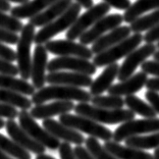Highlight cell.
<instances>
[{"mask_svg":"<svg viewBox=\"0 0 159 159\" xmlns=\"http://www.w3.org/2000/svg\"><path fill=\"white\" fill-rule=\"evenodd\" d=\"M59 121L71 129L85 133L90 137L103 140L105 142L110 141L113 136V133L109 129H107L106 126L102 125L99 122L93 120L89 117L83 116V115H75L70 114V112L64 113L59 115Z\"/></svg>","mask_w":159,"mask_h":159,"instance_id":"5","label":"cell"},{"mask_svg":"<svg viewBox=\"0 0 159 159\" xmlns=\"http://www.w3.org/2000/svg\"><path fill=\"white\" fill-rule=\"evenodd\" d=\"M10 9H11V5H10V3L8 1H6V0H0V10L1 11H10Z\"/></svg>","mask_w":159,"mask_h":159,"instance_id":"47","label":"cell"},{"mask_svg":"<svg viewBox=\"0 0 159 159\" xmlns=\"http://www.w3.org/2000/svg\"><path fill=\"white\" fill-rule=\"evenodd\" d=\"M103 146L117 159H154L153 155L142 149L122 146L115 141H106Z\"/></svg>","mask_w":159,"mask_h":159,"instance_id":"23","label":"cell"},{"mask_svg":"<svg viewBox=\"0 0 159 159\" xmlns=\"http://www.w3.org/2000/svg\"><path fill=\"white\" fill-rule=\"evenodd\" d=\"M24 27L21 20L12 16H7L4 11L0 10V28L5 29L13 33H19Z\"/></svg>","mask_w":159,"mask_h":159,"instance_id":"34","label":"cell"},{"mask_svg":"<svg viewBox=\"0 0 159 159\" xmlns=\"http://www.w3.org/2000/svg\"><path fill=\"white\" fill-rule=\"evenodd\" d=\"M147 80V74L144 73V71H140V73L133 75L132 77L125 80V81H121L118 84L112 85L107 90V92L109 95L116 96L134 95L146 85Z\"/></svg>","mask_w":159,"mask_h":159,"instance_id":"19","label":"cell"},{"mask_svg":"<svg viewBox=\"0 0 159 159\" xmlns=\"http://www.w3.org/2000/svg\"><path fill=\"white\" fill-rule=\"evenodd\" d=\"M110 6L105 2H100L98 4L93 5L86 10L81 16H79L74 25L67 30L66 33V39L68 40H75L79 39L81 36L88 31L96 21H98L101 17L109 12Z\"/></svg>","mask_w":159,"mask_h":159,"instance_id":"7","label":"cell"},{"mask_svg":"<svg viewBox=\"0 0 159 159\" xmlns=\"http://www.w3.org/2000/svg\"><path fill=\"white\" fill-rule=\"evenodd\" d=\"M0 88L9 90L25 96H32L36 92L33 84H30L24 79H16L13 75L0 74Z\"/></svg>","mask_w":159,"mask_h":159,"instance_id":"25","label":"cell"},{"mask_svg":"<svg viewBox=\"0 0 159 159\" xmlns=\"http://www.w3.org/2000/svg\"><path fill=\"white\" fill-rule=\"evenodd\" d=\"M17 117H19L20 125L34 140L42 144L45 148H48L52 151L57 150L59 148L61 144L59 139L55 138L46 129L41 128L28 110L20 111Z\"/></svg>","mask_w":159,"mask_h":159,"instance_id":"8","label":"cell"},{"mask_svg":"<svg viewBox=\"0 0 159 159\" xmlns=\"http://www.w3.org/2000/svg\"><path fill=\"white\" fill-rule=\"evenodd\" d=\"M0 103L9 104L16 108H20L21 110H28L32 108V100L23 94L9 91V90L0 88Z\"/></svg>","mask_w":159,"mask_h":159,"instance_id":"28","label":"cell"},{"mask_svg":"<svg viewBox=\"0 0 159 159\" xmlns=\"http://www.w3.org/2000/svg\"><path fill=\"white\" fill-rule=\"evenodd\" d=\"M132 33L131 27L128 26H119L117 28L113 29L112 31H110L109 33L106 35H103L102 37L99 38L97 41H95L92 44V51L93 53L98 54L101 53L104 50H106L110 47L114 46L122 40L129 37V35Z\"/></svg>","mask_w":159,"mask_h":159,"instance_id":"21","label":"cell"},{"mask_svg":"<svg viewBox=\"0 0 159 159\" xmlns=\"http://www.w3.org/2000/svg\"><path fill=\"white\" fill-rule=\"evenodd\" d=\"M74 151L75 154L77 155L78 159H95L91 155V153L87 150V148L83 147L82 145H77Z\"/></svg>","mask_w":159,"mask_h":159,"instance_id":"44","label":"cell"},{"mask_svg":"<svg viewBox=\"0 0 159 159\" xmlns=\"http://www.w3.org/2000/svg\"><path fill=\"white\" fill-rule=\"evenodd\" d=\"M92 95L90 92L83 90L79 87L51 85L43 87L32 95V102L36 105L43 104L49 100L60 101H78V102H90Z\"/></svg>","mask_w":159,"mask_h":159,"instance_id":"1","label":"cell"},{"mask_svg":"<svg viewBox=\"0 0 159 159\" xmlns=\"http://www.w3.org/2000/svg\"><path fill=\"white\" fill-rule=\"evenodd\" d=\"M48 64V54L47 49L43 44L36 45L34 50V55L32 57V67H31V79L33 86L39 90L45 86L46 75Z\"/></svg>","mask_w":159,"mask_h":159,"instance_id":"15","label":"cell"},{"mask_svg":"<svg viewBox=\"0 0 159 159\" xmlns=\"http://www.w3.org/2000/svg\"><path fill=\"white\" fill-rule=\"evenodd\" d=\"M75 1L77 3H79L82 7H84V8H87V9L94 5L93 0H75Z\"/></svg>","mask_w":159,"mask_h":159,"instance_id":"46","label":"cell"},{"mask_svg":"<svg viewBox=\"0 0 159 159\" xmlns=\"http://www.w3.org/2000/svg\"><path fill=\"white\" fill-rule=\"evenodd\" d=\"M19 116V110L9 104L0 103V117L7 119H14Z\"/></svg>","mask_w":159,"mask_h":159,"instance_id":"36","label":"cell"},{"mask_svg":"<svg viewBox=\"0 0 159 159\" xmlns=\"http://www.w3.org/2000/svg\"><path fill=\"white\" fill-rule=\"evenodd\" d=\"M145 87L148 90H150V91L159 92V78L148 79Z\"/></svg>","mask_w":159,"mask_h":159,"instance_id":"45","label":"cell"},{"mask_svg":"<svg viewBox=\"0 0 159 159\" xmlns=\"http://www.w3.org/2000/svg\"><path fill=\"white\" fill-rule=\"evenodd\" d=\"M145 97L150 105L154 108L155 111H156V113L159 114V93L148 90L145 93Z\"/></svg>","mask_w":159,"mask_h":159,"instance_id":"41","label":"cell"},{"mask_svg":"<svg viewBox=\"0 0 159 159\" xmlns=\"http://www.w3.org/2000/svg\"><path fill=\"white\" fill-rule=\"evenodd\" d=\"M118 70L119 66L116 62L107 66L105 70L101 73L100 75L97 77L96 80H94L90 86V94L92 96H98L107 91L112 86L114 80L117 78Z\"/></svg>","mask_w":159,"mask_h":159,"instance_id":"22","label":"cell"},{"mask_svg":"<svg viewBox=\"0 0 159 159\" xmlns=\"http://www.w3.org/2000/svg\"><path fill=\"white\" fill-rule=\"evenodd\" d=\"M157 48L159 49V41H158V43H157Z\"/></svg>","mask_w":159,"mask_h":159,"instance_id":"54","label":"cell"},{"mask_svg":"<svg viewBox=\"0 0 159 159\" xmlns=\"http://www.w3.org/2000/svg\"><path fill=\"white\" fill-rule=\"evenodd\" d=\"M87 150L91 153L92 156L95 159H117L114 155L111 154L109 151L105 149L99 143V141L94 137H89L85 141Z\"/></svg>","mask_w":159,"mask_h":159,"instance_id":"33","label":"cell"},{"mask_svg":"<svg viewBox=\"0 0 159 159\" xmlns=\"http://www.w3.org/2000/svg\"><path fill=\"white\" fill-rule=\"evenodd\" d=\"M0 151L16 159H32L29 151L20 147L13 140L0 134Z\"/></svg>","mask_w":159,"mask_h":159,"instance_id":"30","label":"cell"},{"mask_svg":"<svg viewBox=\"0 0 159 159\" xmlns=\"http://www.w3.org/2000/svg\"><path fill=\"white\" fill-rule=\"evenodd\" d=\"M43 128L46 129L55 138L62 140L64 142L73 143L75 145H83L85 143V137L77 129H74L66 125L61 124L55 119H43Z\"/></svg>","mask_w":159,"mask_h":159,"instance_id":"16","label":"cell"},{"mask_svg":"<svg viewBox=\"0 0 159 159\" xmlns=\"http://www.w3.org/2000/svg\"><path fill=\"white\" fill-rule=\"evenodd\" d=\"M141 70L147 75H152L159 78V61L157 60H146L141 64Z\"/></svg>","mask_w":159,"mask_h":159,"instance_id":"37","label":"cell"},{"mask_svg":"<svg viewBox=\"0 0 159 159\" xmlns=\"http://www.w3.org/2000/svg\"><path fill=\"white\" fill-rule=\"evenodd\" d=\"M19 38L20 36L17 35V33H13V32L0 28V42L1 43L14 45L19 41Z\"/></svg>","mask_w":159,"mask_h":159,"instance_id":"38","label":"cell"},{"mask_svg":"<svg viewBox=\"0 0 159 159\" xmlns=\"http://www.w3.org/2000/svg\"><path fill=\"white\" fill-rule=\"evenodd\" d=\"M35 26L31 23L24 25L20 31V36L16 43V61L20 78L28 81L31 78L32 57L31 47L35 39Z\"/></svg>","mask_w":159,"mask_h":159,"instance_id":"6","label":"cell"},{"mask_svg":"<svg viewBox=\"0 0 159 159\" xmlns=\"http://www.w3.org/2000/svg\"><path fill=\"white\" fill-rule=\"evenodd\" d=\"M75 104L73 101H54L48 104H38L31 108L30 113L35 119H47L55 115H61L74 110Z\"/></svg>","mask_w":159,"mask_h":159,"instance_id":"18","label":"cell"},{"mask_svg":"<svg viewBox=\"0 0 159 159\" xmlns=\"http://www.w3.org/2000/svg\"><path fill=\"white\" fill-rule=\"evenodd\" d=\"M73 4V0H57L53 4L48 6L41 13L31 17L30 21L35 27H43L56 20L59 16H61L64 11L70 8Z\"/></svg>","mask_w":159,"mask_h":159,"instance_id":"20","label":"cell"},{"mask_svg":"<svg viewBox=\"0 0 159 159\" xmlns=\"http://www.w3.org/2000/svg\"><path fill=\"white\" fill-rule=\"evenodd\" d=\"M81 9L82 6L79 3H73L66 11H64L56 20H54L51 23L46 25L38 33H36L34 39L36 45L44 44V43L50 41V39L53 38L54 36L58 35L59 33L66 30H68L74 25L75 20L79 17Z\"/></svg>","mask_w":159,"mask_h":159,"instance_id":"4","label":"cell"},{"mask_svg":"<svg viewBox=\"0 0 159 159\" xmlns=\"http://www.w3.org/2000/svg\"><path fill=\"white\" fill-rule=\"evenodd\" d=\"M144 41L146 43H154L159 41V25L148 31V33L144 36Z\"/></svg>","mask_w":159,"mask_h":159,"instance_id":"43","label":"cell"},{"mask_svg":"<svg viewBox=\"0 0 159 159\" xmlns=\"http://www.w3.org/2000/svg\"><path fill=\"white\" fill-rule=\"evenodd\" d=\"M71 70L75 73H82L92 75L96 73L97 67L89 59L80 58L75 56H60L50 60L47 64V70L49 73L59 70Z\"/></svg>","mask_w":159,"mask_h":159,"instance_id":"12","label":"cell"},{"mask_svg":"<svg viewBox=\"0 0 159 159\" xmlns=\"http://www.w3.org/2000/svg\"><path fill=\"white\" fill-rule=\"evenodd\" d=\"M0 74L16 77V75H20V71L17 66H14L13 62H10V61H7L0 57Z\"/></svg>","mask_w":159,"mask_h":159,"instance_id":"35","label":"cell"},{"mask_svg":"<svg viewBox=\"0 0 159 159\" xmlns=\"http://www.w3.org/2000/svg\"><path fill=\"white\" fill-rule=\"evenodd\" d=\"M125 105H126V107L129 110H132L135 114H139L145 118L156 117L157 115L156 111L154 110V108L150 104L144 102L142 99H140L139 97L135 95L125 96Z\"/></svg>","mask_w":159,"mask_h":159,"instance_id":"27","label":"cell"},{"mask_svg":"<svg viewBox=\"0 0 159 159\" xmlns=\"http://www.w3.org/2000/svg\"><path fill=\"white\" fill-rule=\"evenodd\" d=\"M0 57L7 61H10V62H13L14 60H16V52L1 42H0Z\"/></svg>","mask_w":159,"mask_h":159,"instance_id":"40","label":"cell"},{"mask_svg":"<svg viewBox=\"0 0 159 159\" xmlns=\"http://www.w3.org/2000/svg\"><path fill=\"white\" fill-rule=\"evenodd\" d=\"M103 2L118 10H126L132 5L131 0H103Z\"/></svg>","mask_w":159,"mask_h":159,"instance_id":"42","label":"cell"},{"mask_svg":"<svg viewBox=\"0 0 159 159\" xmlns=\"http://www.w3.org/2000/svg\"><path fill=\"white\" fill-rule=\"evenodd\" d=\"M93 105L107 108V109H119L125 105V99L121 96L116 95H108V96H93L91 99Z\"/></svg>","mask_w":159,"mask_h":159,"instance_id":"32","label":"cell"},{"mask_svg":"<svg viewBox=\"0 0 159 159\" xmlns=\"http://www.w3.org/2000/svg\"><path fill=\"white\" fill-rule=\"evenodd\" d=\"M159 131V118H145V119H131L122 122L113 132L112 140L115 142H121L133 136L151 134Z\"/></svg>","mask_w":159,"mask_h":159,"instance_id":"9","label":"cell"},{"mask_svg":"<svg viewBox=\"0 0 159 159\" xmlns=\"http://www.w3.org/2000/svg\"><path fill=\"white\" fill-rule=\"evenodd\" d=\"M60 159H78L77 155L75 154L74 149L71 148L70 144L67 142H63L60 144L58 148Z\"/></svg>","mask_w":159,"mask_h":159,"instance_id":"39","label":"cell"},{"mask_svg":"<svg viewBox=\"0 0 159 159\" xmlns=\"http://www.w3.org/2000/svg\"><path fill=\"white\" fill-rule=\"evenodd\" d=\"M122 21H124V16L119 13L104 16L79 38L80 43H82L83 45L93 44L107 32L112 31L113 29L120 26Z\"/></svg>","mask_w":159,"mask_h":159,"instance_id":"11","label":"cell"},{"mask_svg":"<svg viewBox=\"0 0 159 159\" xmlns=\"http://www.w3.org/2000/svg\"><path fill=\"white\" fill-rule=\"evenodd\" d=\"M157 46L154 43H147V44L136 48L135 50L129 54L125 57V61L119 66L117 79L119 82L125 81L135 74L137 67L141 66L143 62H145L148 57L152 56L156 52Z\"/></svg>","mask_w":159,"mask_h":159,"instance_id":"10","label":"cell"},{"mask_svg":"<svg viewBox=\"0 0 159 159\" xmlns=\"http://www.w3.org/2000/svg\"><path fill=\"white\" fill-rule=\"evenodd\" d=\"M47 51L58 56H75L84 59L93 58L94 53L87 45L73 40H53L45 43Z\"/></svg>","mask_w":159,"mask_h":159,"instance_id":"13","label":"cell"},{"mask_svg":"<svg viewBox=\"0 0 159 159\" xmlns=\"http://www.w3.org/2000/svg\"><path fill=\"white\" fill-rule=\"evenodd\" d=\"M46 83L50 85H64L85 88L91 86L93 79L89 75L75 71H52L46 75Z\"/></svg>","mask_w":159,"mask_h":159,"instance_id":"17","label":"cell"},{"mask_svg":"<svg viewBox=\"0 0 159 159\" xmlns=\"http://www.w3.org/2000/svg\"><path fill=\"white\" fill-rule=\"evenodd\" d=\"M156 9H159V0H137L128 9L125 10L122 16L125 23L131 24L143 13Z\"/></svg>","mask_w":159,"mask_h":159,"instance_id":"26","label":"cell"},{"mask_svg":"<svg viewBox=\"0 0 159 159\" xmlns=\"http://www.w3.org/2000/svg\"><path fill=\"white\" fill-rule=\"evenodd\" d=\"M57 0H29L28 2L23 3L19 6L12 7L10 9L11 16L19 20L31 19L37 14L41 13L47 7L53 4Z\"/></svg>","mask_w":159,"mask_h":159,"instance_id":"24","label":"cell"},{"mask_svg":"<svg viewBox=\"0 0 159 159\" xmlns=\"http://www.w3.org/2000/svg\"><path fill=\"white\" fill-rule=\"evenodd\" d=\"M153 57H154V60H157L159 61V50L158 51H156L154 54H153Z\"/></svg>","mask_w":159,"mask_h":159,"instance_id":"53","label":"cell"},{"mask_svg":"<svg viewBox=\"0 0 159 159\" xmlns=\"http://www.w3.org/2000/svg\"><path fill=\"white\" fill-rule=\"evenodd\" d=\"M75 113L89 117L99 124L116 125L129 121L135 118V113L129 109H107V108L90 105L89 103L80 102L75 105Z\"/></svg>","mask_w":159,"mask_h":159,"instance_id":"2","label":"cell"},{"mask_svg":"<svg viewBox=\"0 0 159 159\" xmlns=\"http://www.w3.org/2000/svg\"><path fill=\"white\" fill-rule=\"evenodd\" d=\"M36 159H56L52 156H50V155H47L45 153H42V154H39L36 156Z\"/></svg>","mask_w":159,"mask_h":159,"instance_id":"48","label":"cell"},{"mask_svg":"<svg viewBox=\"0 0 159 159\" xmlns=\"http://www.w3.org/2000/svg\"><path fill=\"white\" fill-rule=\"evenodd\" d=\"M5 129L11 140L19 144L20 147H23L24 149L28 150L29 152H32L36 155L45 152V147L32 138L20 125L14 121V119H8L5 122Z\"/></svg>","mask_w":159,"mask_h":159,"instance_id":"14","label":"cell"},{"mask_svg":"<svg viewBox=\"0 0 159 159\" xmlns=\"http://www.w3.org/2000/svg\"><path fill=\"white\" fill-rule=\"evenodd\" d=\"M6 1H11V2H14V3H20V4H23V3H26L28 2L29 0H6Z\"/></svg>","mask_w":159,"mask_h":159,"instance_id":"50","label":"cell"},{"mask_svg":"<svg viewBox=\"0 0 159 159\" xmlns=\"http://www.w3.org/2000/svg\"><path fill=\"white\" fill-rule=\"evenodd\" d=\"M0 159H16V158L9 156V155H7L6 153L2 152V151H0Z\"/></svg>","mask_w":159,"mask_h":159,"instance_id":"49","label":"cell"},{"mask_svg":"<svg viewBox=\"0 0 159 159\" xmlns=\"http://www.w3.org/2000/svg\"><path fill=\"white\" fill-rule=\"evenodd\" d=\"M143 40L144 37L142 34L135 33L114 46L96 54L95 57H93V63L96 67H102L116 62L117 60L128 56L143 42Z\"/></svg>","mask_w":159,"mask_h":159,"instance_id":"3","label":"cell"},{"mask_svg":"<svg viewBox=\"0 0 159 159\" xmlns=\"http://www.w3.org/2000/svg\"><path fill=\"white\" fill-rule=\"evenodd\" d=\"M5 122L6 121H4V119H2L1 117H0V129H3L5 126Z\"/></svg>","mask_w":159,"mask_h":159,"instance_id":"52","label":"cell"},{"mask_svg":"<svg viewBox=\"0 0 159 159\" xmlns=\"http://www.w3.org/2000/svg\"><path fill=\"white\" fill-rule=\"evenodd\" d=\"M126 146L138 148V149H156L159 147V131L154 132L148 136H133L125 139Z\"/></svg>","mask_w":159,"mask_h":159,"instance_id":"29","label":"cell"},{"mask_svg":"<svg viewBox=\"0 0 159 159\" xmlns=\"http://www.w3.org/2000/svg\"><path fill=\"white\" fill-rule=\"evenodd\" d=\"M159 25V9L154 10L147 16H140L131 23V30L134 33H142V32L150 31Z\"/></svg>","mask_w":159,"mask_h":159,"instance_id":"31","label":"cell"},{"mask_svg":"<svg viewBox=\"0 0 159 159\" xmlns=\"http://www.w3.org/2000/svg\"><path fill=\"white\" fill-rule=\"evenodd\" d=\"M153 157H154V159H159V147L155 149L154 154H153Z\"/></svg>","mask_w":159,"mask_h":159,"instance_id":"51","label":"cell"}]
</instances>
